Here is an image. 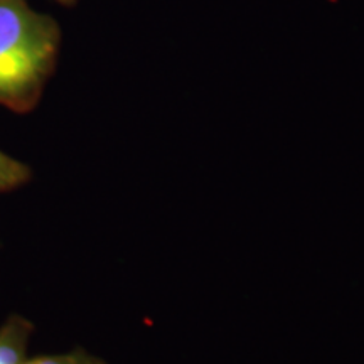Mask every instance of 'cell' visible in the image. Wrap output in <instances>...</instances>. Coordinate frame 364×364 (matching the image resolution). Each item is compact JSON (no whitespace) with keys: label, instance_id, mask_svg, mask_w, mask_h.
I'll return each mask as SVG.
<instances>
[{"label":"cell","instance_id":"cell-3","mask_svg":"<svg viewBox=\"0 0 364 364\" xmlns=\"http://www.w3.org/2000/svg\"><path fill=\"white\" fill-rule=\"evenodd\" d=\"M31 179V169L24 162L17 161L0 149V193L21 188Z\"/></svg>","mask_w":364,"mask_h":364},{"label":"cell","instance_id":"cell-5","mask_svg":"<svg viewBox=\"0 0 364 364\" xmlns=\"http://www.w3.org/2000/svg\"><path fill=\"white\" fill-rule=\"evenodd\" d=\"M58 4H61V6H66V7H71V6H75L76 2H78V0H56Z\"/></svg>","mask_w":364,"mask_h":364},{"label":"cell","instance_id":"cell-4","mask_svg":"<svg viewBox=\"0 0 364 364\" xmlns=\"http://www.w3.org/2000/svg\"><path fill=\"white\" fill-rule=\"evenodd\" d=\"M24 364H107L102 358L85 351L83 348L73 349L66 354H53V356H38L26 359Z\"/></svg>","mask_w":364,"mask_h":364},{"label":"cell","instance_id":"cell-2","mask_svg":"<svg viewBox=\"0 0 364 364\" xmlns=\"http://www.w3.org/2000/svg\"><path fill=\"white\" fill-rule=\"evenodd\" d=\"M34 326L19 314H12L0 326V364H24Z\"/></svg>","mask_w":364,"mask_h":364},{"label":"cell","instance_id":"cell-1","mask_svg":"<svg viewBox=\"0 0 364 364\" xmlns=\"http://www.w3.org/2000/svg\"><path fill=\"white\" fill-rule=\"evenodd\" d=\"M61 27L27 0H0V107L31 112L56 68Z\"/></svg>","mask_w":364,"mask_h":364}]
</instances>
